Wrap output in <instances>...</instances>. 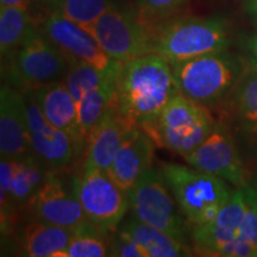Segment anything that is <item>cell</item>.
Listing matches in <instances>:
<instances>
[{
    "label": "cell",
    "mask_w": 257,
    "mask_h": 257,
    "mask_svg": "<svg viewBox=\"0 0 257 257\" xmlns=\"http://www.w3.org/2000/svg\"><path fill=\"white\" fill-rule=\"evenodd\" d=\"M74 191L87 219L107 232L120 224L127 208V193L121 189L107 172L83 165L81 175L73 179Z\"/></svg>",
    "instance_id": "8"
},
{
    "label": "cell",
    "mask_w": 257,
    "mask_h": 257,
    "mask_svg": "<svg viewBox=\"0 0 257 257\" xmlns=\"http://www.w3.org/2000/svg\"><path fill=\"white\" fill-rule=\"evenodd\" d=\"M179 93L205 106L232 94L242 79L243 63L229 51H217L170 63Z\"/></svg>",
    "instance_id": "2"
},
{
    "label": "cell",
    "mask_w": 257,
    "mask_h": 257,
    "mask_svg": "<svg viewBox=\"0 0 257 257\" xmlns=\"http://www.w3.org/2000/svg\"><path fill=\"white\" fill-rule=\"evenodd\" d=\"M0 153L2 157L32 153L24 95L4 85L0 91Z\"/></svg>",
    "instance_id": "17"
},
{
    "label": "cell",
    "mask_w": 257,
    "mask_h": 257,
    "mask_svg": "<svg viewBox=\"0 0 257 257\" xmlns=\"http://www.w3.org/2000/svg\"><path fill=\"white\" fill-rule=\"evenodd\" d=\"M91 34L102 50L118 62L154 53L156 31L138 12L114 5L96 21Z\"/></svg>",
    "instance_id": "7"
},
{
    "label": "cell",
    "mask_w": 257,
    "mask_h": 257,
    "mask_svg": "<svg viewBox=\"0 0 257 257\" xmlns=\"http://www.w3.org/2000/svg\"><path fill=\"white\" fill-rule=\"evenodd\" d=\"M249 51H250V63L252 68L257 70V35L252 37V40L249 43Z\"/></svg>",
    "instance_id": "30"
},
{
    "label": "cell",
    "mask_w": 257,
    "mask_h": 257,
    "mask_svg": "<svg viewBox=\"0 0 257 257\" xmlns=\"http://www.w3.org/2000/svg\"><path fill=\"white\" fill-rule=\"evenodd\" d=\"M252 10H253V15H255V17L257 18V0H255V2H253Z\"/></svg>",
    "instance_id": "33"
},
{
    "label": "cell",
    "mask_w": 257,
    "mask_h": 257,
    "mask_svg": "<svg viewBox=\"0 0 257 257\" xmlns=\"http://www.w3.org/2000/svg\"><path fill=\"white\" fill-rule=\"evenodd\" d=\"M23 94L27 102L32 153L50 169L64 168L75 157L80 142L46 119L31 88Z\"/></svg>",
    "instance_id": "13"
},
{
    "label": "cell",
    "mask_w": 257,
    "mask_h": 257,
    "mask_svg": "<svg viewBox=\"0 0 257 257\" xmlns=\"http://www.w3.org/2000/svg\"><path fill=\"white\" fill-rule=\"evenodd\" d=\"M184 159L193 168L219 176L237 188L249 185L232 135L219 123L216 124L200 146Z\"/></svg>",
    "instance_id": "10"
},
{
    "label": "cell",
    "mask_w": 257,
    "mask_h": 257,
    "mask_svg": "<svg viewBox=\"0 0 257 257\" xmlns=\"http://www.w3.org/2000/svg\"><path fill=\"white\" fill-rule=\"evenodd\" d=\"M72 62L43 32L34 30L15 59V73L27 88L62 81Z\"/></svg>",
    "instance_id": "9"
},
{
    "label": "cell",
    "mask_w": 257,
    "mask_h": 257,
    "mask_svg": "<svg viewBox=\"0 0 257 257\" xmlns=\"http://www.w3.org/2000/svg\"><path fill=\"white\" fill-rule=\"evenodd\" d=\"M56 14L91 32L99 18L114 5L112 0H53Z\"/></svg>",
    "instance_id": "26"
},
{
    "label": "cell",
    "mask_w": 257,
    "mask_h": 257,
    "mask_svg": "<svg viewBox=\"0 0 257 257\" xmlns=\"http://www.w3.org/2000/svg\"><path fill=\"white\" fill-rule=\"evenodd\" d=\"M43 34L72 63H88L106 74L119 73L123 62L111 59L91 32L70 19L53 12L44 22Z\"/></svg>",
    "instance_id": "11"
},
{
    "label": "cell",
    "mask_w": 257,
    "mask_h": 257,
    "mask_svg": "<svg viewBox=\"0 0 257 257\" xmlns=\"http://www.w3.org/2000/svg\"><path fill=\"white\" fill-rule=\"evenodd\" d=\"M216 124L207 106L178 93L165 106L149 135L156 144L185 157L200 146Z\"/></svg>",
    "instance_id": "5"
},
{
    "label": "cell",
    "mask_w": 257,
    "mask_h": 257,
    "mask_svg": "<svg viewBox=\"0 0 257 257\" xmlns=\"http://www.w3.org/2000/svg\"><path fill=\"white\" fill-rule=\"evenodd\" d=\"M35 30L27 9L15 6L0 8V50L9 55L18 50Z\"/></svg>",
    "instance_id": "24"
},
{
    "label": "cell",
    "mask_w": 257,
    "mask_h": 257,
    "mask_svg": "<svg viewBox=\"0 0 257 257\" xmlns=\"http://www.w3.org/2000/svg\"><path fill=\"white\" fill-rule=\"evenodd\" d=\"M117 79H108L100 87L93 89L78 102L79 125L85 142L93 128L101 120V118L107 113L110 107L113 105L117 88Z\"/></svg>",
    "instance_id": "23"
},
{
    "label": "cell",
    "mask_w": 257,
    "mask_h": 257,
    "mask_svg": "<svg viewBox=\"0 0 257 257\" xmlns=\"http://www.w3.org/2000/svg\"><path fill=\"white\" fill-rule=\"evenodd\" d=\"M27 206L34 219L68 229H75L88 221L74 191L73 181L72 187H67L53 170L48 172L44 182Z\"/></svg>",
    "instance_id": "14"
},
{
    "label": "cell",
    "mask_w": 257,
    "mask_h": 257,
    "mask_svg": "<svg viewBox=\"0 0 257 257\" xmlns=\"http://www.w3.org/2000/svg\"><path fill=\"white\" fill-rule=\"evenodd\" d=\"M256 166H257V156H256ZM256 182H257V180H256Z\"/></svg>",
    "instance_id": "34"
},
{
    "label": "cell",
    "mask_w": 257,
    "mask_h": 257,
    "mask_svg": "<svg viewBox=\"0 0 257 257\" xmlns=\"http://www.w3.org/2000/svg\"><path fill=\"white\" fill-rule=\"evenodd\" d=\"M184 3L185 0H136L137 12L155 31Z\"/></svg>",
    "instance_id": "28"
},
{
    "label": "cell",
    "mask_w": 257,
    "mask_h": 257,
    "mask_svg": "<svg viewBox=\"0 0 257 257\" xmlns=\"http://www.w3.org/2000/svg\"><path fill=\"white\" fill-rule=\"evenodd\" d=\"M178 93L170 63L153 53L121 63L114 102L124 117L149 134Z\"/></svg>",
    "instance_id": "1"
},
{
    "label": "cell",
    "mask_w": 257,
    "mask_h": 257,
    "mask_svg": "<svg viewBox=\"0 0 257 257\" xmlns=\"http://www.w3.org/2000/svg\"><path fill=\"white\" fill-rule=\"evenodd\" d=\"M133 124L118 110L115 102L89 135L86 148L85 165L107 172L115 153Z\"/></svg>",
    "instance_id": "18"
},
{
    "label": "cell",
    "mask_w": 257,
    "mask_h": 257,
    "mask_svg": "<svg viewBox=\"0 0 257 257\" xmlns=\"http://www.w3.org/2000/svg\"><path fill=\"white\" fill-rule=\"evenodd\" d=\"M34 153L19 157H2L0 201L2 219L8 221L16 207L28 205L46 180L49 170ZM5 220H2L4 223Z\"/></svg>",
    "instance_id": "12"
},
{
    "label": "cell",
    "mask_w": 257,
    "mask_h": 257,
    "mask_svg": "<svg viewBox=\"0 0 257 257\" xmlns=\"http://www.w3.org/2000/svg\"><path fill=\"white\" fill-rule=\"evenodd\" d=\"M229 46V29L224 19L179 17L157 27L154 53L174 63L226 50Z\"/></svg>",
    "instance_id": "4"
},
{
    "label": "cell",
    "mask_w": 257,
    "mask_h": 257,
    "mask_svg": "<svg viewBox=\"0 0 257 257\" xmlns=\"http://www.w3.org/2000/svg\"><path fill=\"white\" fill-rule=\"evenodd\" d=\"M134 217L186 243L187 224L162 172L148 169L127 192Z\"/></svg>",
    "instance_id": "6"
},
{
    "label": "cell",
    "mask_w": 257,
    "mask_h": 257,
    "mask_svg": "<svg viewBox=\"0 0 257 257\" xmlns=\"http://www.w3.org/2000/svg\"><path fill=\"white\" fill-rule=\"evenodd\" d=\"M246 198L245 213L238 231V238L257 248V202L250 186L244 187Z\"/></svg>",
    "instance_id": "29"
},
{
    "label": "cell",
    "mask_w": 257,
    "mask_h": 257,
    "mask_svg": "<svg viewBox=\"0 0 257 257\" xmlns=\"http://www.w3.org/2000/svg\"><path fill=\"white\" fill-rule=\"evenodd\" d=\"M118 232L137 244L146 253V257H181L192 255L187 244L180 242L162 230L143 223L135 217L121 225Z\"/></svg>",
    "instance_id": "21"
},
{
    "label": "cell",
    "mask_w": 257,
    "mask_h": 257,
    "mask_svg": "<svg viewBox=\"0 0 257 257\" xmlns=\"http://www.w3.org/2000/svg\"><path fill=\"white\" fill-rule=\"evenodd\" d=\"M118 74H106L88 63L73 62L63 81L78 104L87 93L100 87L108 79L118 76Z\"/></svg>",
    "instance_id": "27"
},
{
    "label": "cell",
    "mask_w": 257,
    "mask_h": 257,
    "mask_svg": "<svg viewBox=\"0 0 257 257\" xmlns=\"http://www.w3.org/2000/svg\"><path fill=\"white\" fill-rule=\"evenodd\" d=\"M245 206L244 187L234 189L210 224L193 229L192 237L195 249L202 255L223 256L227 246L238 238Z\"/></svg>",
    "instance_id": "15"
},
{
    "label": "cell",
    "mask_w": 257,
    "mask_h": 257,
    "mask_svg": "<svg viewBox=\"0 0 257 257\" xmlns=\"http://www.w3.org/2000/svg\"><path fill=\"white\" fill-rule=\"evenodd\" d=\"M155 141L144 128L133 125L115 153L107 173L125 192H128L148 169L152 168Z\"/></svg>",
    "instance_id": "16"
},
{
    "label": "cell",
    "mask_w": 257,
    "mask_h": 257,
    "mask_svg": "<svg viewBox=\"0 0 257 257\" xmlns=\"http://www.w3.org/2000/svg\"><path fill=\"white\" fill-rule=\"evenodd\" d=\"M31 91L50 124L66 131L78 142H85L79 125L78 104L63 80L38 86Z\"/></svg>",
    "instance_id": "19"
},
{
    "label": "cell",
    "mask_w": 257,
    "mask_h": 257,
    "mask_svg": "<svg viewBox=\"0 0 257 257\" xmlns=\"http://www.w3.org/2000/svg\"><path fill=\"white\" fill-rule=\"evenodd\" d=\"M74 229L34 219L19 233L22 252L30 257H56L68 245Z\"/></svg>",
    "instance_id": "20"
},
{
    "label": "cell",
    "mask_w": 257,
    "mask_h": 257,
    "mask_svg": "<svg viewBox=\"0 0 257 257\" xmlns=\"http://www.w3.org/2000/svg\"><path fill=\"white\" fill-rule=\"evenodd\" d=\"M30 0H0L2 6H15V8L27 9Z\"/></svg>",
    "instance_id": "31"
},
{
    "label": "cell",
    "mask_w": 257,
    "mask_h": 257,
    "mask_svg": "<svg viewBox=\"0 0 257 257\" xmlns=\"http://www.w3.org/2000/svg\"><path fill=\"white\" fill-rule=\"evenodd\" d=\"M249 186H250V185H249ZM250 187H251V189H252L253 195H255V199H256V202H257V182H255V184L250 186Z\"/></svg>",
    "instance_id": "32"
},
{
    "label": "cell",
    "mask_w": 257,
    "mask_h": 257,
    "mask_svg": "<svg viewBox=\"0 0 257 257\" xmlns=\"http://www.w3.org/2000/svg\"><path fill=\"white\" fill-rule=\"evenodd\" d=\"M161 172L193 229L210 224L232 193L224 179L192 166L162 163Z\"/></svg>",
    "instance_id": "3"
},
{
    "label": "cell",
    "mask_w": 257,
    "mask_h": 257,
    "mask_svg": "<svg viewBox=\"0 0 257 257\" xmlns=\"http://www.w3.org/2000/svg\"><path fill=\"white\" fill-rule=\"evenodd\" d=\"M231 95L240 131L257 141V70L246 69Z\"/></svg>",
    "instance_id": "22"
},
{
    "label": "cell",
    "mask_w": 257,
    "mask_h": 257,
    "mask_svg": "<svg viewBox=\"0 0 257 257\" xmlns=\"http://www.w3.org/2000/svg\"><path fill=\"white\" fill-rule=\"evenodd\" d=\"M104 231L91 221L74 229V234L68 245L57 253L56 257H104L110 255L104 237Z\"/></svg>",
    "instance_id": "25"
}]
</instances>
